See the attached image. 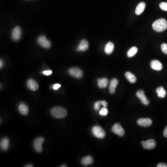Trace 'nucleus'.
I'll use <instances>...</instances> for the list:
<instances>
[{
    "label": "nucleus",
    "mask_w": 167,
    "mask_h": 167,
    "mask_svg": "<svg viewBox=\"0 0 167 167\" xmlns=\"http://www.w3.org/2000/svg\"><path fill=\"white\" fill-rule=\"evenodd\" d=\"M125 76L126 78H127L128 81L132 84L136 83V81H137V78H136L135 75L130 71H127L125 73Z\"/></svg>",
    "instance_id": "nucleus-20"
},
{
    "label": "nucleus",
    "mask_w": 167,
    "mask_h": 167,
    "mask_svg": "<svg viewBox=\"0 0 167 167\" xmlns=\"http://www.w3.org/2000/svg\"><path fill=\"white\" fill-rule=\"evenodd\" d=\"M21 35V29L19 27H15L12 33V38L15 41H18L20 39Z\"/></svg>",
    "instance_id": "nucleus-11"
},
{
    "label": "nucleus",
    "mask_w": 167,
    "mask_h": 167,
    "mask_svg": "<svg viewBox=\"0 0 167 167\" xmlns=\"http://www.w3.org/2000/svg\"><path fill=\"white\" fill-rule=\"evenodd\" d=\"M136 95L137 98L141 100V103L143 105H149L150 102L144 95V91H143V90L138 91L136 94Z\"/></svg>",
    "instance_id": "nucleus-9"
},
{
    "label": "nucleus",
    "mask_w": 167,
    "mask_h": 167,
    "mask_svg": "<svg viewBox=\"0 0 167 167\" xmlns=\"http://www.w3.org/2000/svg\"><path fill=\"white\" fill-rule=\"evenodd\" d=\"M118 84V81L116 78H113L111 80L109 87V92L110 94H114L115 92L116 89Z\"/></svg>",
    "instance_id": "nucleus-15"
},
{
    "label": "nucleus",
    "mask_w": 167,
    "mask_h": 167,
    "mask_svg": "<svg viewBox=\"0 0 167 167\" xmlns=\"http://www.w3.org/2000/svg\"><path fill=\"white\" fill-rule=\"evenodd\" d=\"M159 7L163 10L167 11V2H162L159 4Z\"/></svg>",
    "instance_id": "nucleus-27"
},
{
    "label": "nucleus",
    "mask_w": 167,
    "mask_h": 167,
    "mask_svg": "<svg viewBox=\"0 0 167 167\" xmlns=\"http://www.w3.org/2000/svg\"><path fill=\"white\" fill-rule=\"evenodd\" d=\"M161 49L164 54H167V44L163 43L161 45Z\"/></svg>",
    "instance_id": "nucleus-28"
},
{
    "label": "nucleus",
    "mask_w": 167,
    "mask_h": 167,
    "mask_svg": "<svg viewBox=\"0 0 167 167\" xmlns=\"http://www.w3.org/2000/svg\"><path fill=\"white\" fill-rule=\"evenodd\" d=\"M150 67L155 70L159 71L163 69V65L160 61L157 60H153L150 62Z\"/></svg>",
    "instance_id": "nucleus-12"
},
{
    "label": "nucleus",
    "mask_w": 167,
    "mask_h": 167,
    "mask_svg": "<svg viewBox=\"0 0 167 167\" xmlns=\"http://www.w3.org/2000/svg\"><path fill=\"white\" fill-rule=\"evenodd\" d=\"M37 42L39 46L45 49H49L51 47V42L46 39L45 36H41L39 37Z\"/></svg>",
    "instance_id": "nucleus-5"
},
{
    "label": "nucleus",
    "mask_w": 167,
    "mask_h": 167,
    "mask_svg": "<svg viewBox=\"0 0 167 167\" xmlns=\"http://www.w3.org/2000/svg\"><path fill=\"white\" fill-rule=\"evenodd\" d=\"M52 115L57 118H62L67 115V112L63 107H55L52 109L51 111Z\"/></svg>",
    "instance_id": "nucleus-2"
},
{
    "label": "nucleus",
    "mask_w": 167,
    "mask_h": 167,
    "mask_svg": "<svg viewBox=\"0 0 167 167\" xmlns=\"http://www.w3.org/2000/svg\"><path fill=\"white\" fill-rule=\"evenodd\" d=\"M89 47V44L87 41L85 39H83L81 41L80 44L78 46L77 50L78 51H80V52H84L86 51Z\"/></svg>",
    "instance_id": "nucleus-14"
},
{
    "label": "nucleus",
    "mask_w": 167,
    "mask_h": 167,
    "mask_svg": "<svg viewBox=\"0 0 167 167\" xmlns=\"http://www.w3.org/2000/svg\"><path fill=\"white\" fill-rule=\"evenodd\" d=\"M61 167H67L66 166H61Z\"/></svg>",
    "instance_id": "nucleus-36"
},
{
    "label": "nucleus",
    "mask_w": 167,
    "mask_h": 167,
    "mask_svg": "<svg viewBox=\"0 0 167 167\" xmlns=\"http://www.w3.org/2000/svg\"><path fill=\"white\" fill-rule=\"evenodd\" d=\"M44 141V138L41 137L35 140L33 143V148L36 152L40 153L42 151V144Z\"/></svg>",
    "instance_id": "nucleus-4"
},
{
    "label": "nucleus",
    "mask_w": 167,
    "mask_h": 167,
    "mask_svg": "<svg viewBox=\"0 0 167 167\" xmlns=\"http://www.w3.org/2000/svg\"><path fill=\"white\" fill-rule=\"evenodd\" d=\"M108 113V110L105 107H103L101 109H100V111H99V114L102 116H106Z\"/></svg>",
    "instance_id": "nucleus-25"
},
{
    "label": "nucleus",
    "mask_w": 167,
    "mask_h": 167,
    "mask_svg": "<svg viewBox=\"0 0 167 167\" xmlns=\"http://www.w3.org/2000/svg\"><path fill=\"white\" fill-rule=\"evenodd\" d=\"M92 133L94 136L99 139H103L105 136V130L99 126H95L92 128Z\"/></svg>",
    "instance_id": "nucleus-3"
},
{
    "label": "nucleus",
    "mask_w": 167,
    "mask_h": 167,
    "mask_svg": "<svg viewBox=\"0 0 167 167\" xmlns=\"http://www.w3.org/2000/svg\"><path fill=\"white\" fill-rule=\"evenodd\" d=\"M108 80L105 78H99L98 80V85L100 88H105L108 86Z\"/></svg>",
    "instance_id": "nucleus-18"
},
{
    "label": "nucleus",
    "mask_w": 167,
    "mask_h": 167,
    "mask_svg": "<svg viewBox=\"0 0 167 167\" xmlns=\"http://www.w3.org/2000/svg\"><path fill=\"white\" fill-rule=\"evenodd\" d=\"M102 105L103 106V107H107V105H108V104H107V102L105 101H104V100H103Z\"/></svg>",
    "instance_id": "nucleus-33"
},
{
    "label": "nucleus",
    "mask_w": 167,
    "mask_h": 167,
    "mask_svg": "<svg viewBox=\"0 0 167 167\" xmlns=\"http://www.w3.org/2000/svg\"><path fill=\"white\" fill-rule=\"evenodd\" d=\"M19 110L21 114L23 115H26L28 113V106L24 104V103H21L19 106Z\"/></svg>",
    "instance_id": "nucleus-21"
},
{
    "label": "nucleus",
    "mask_w": 167,
    "mask_h": 167,
    "mask_svg": "<svg viewBox=\"0 0 167 167\" xmlns=\"http://www.w3.org/2000/svg\"><path fill=\"white\" fill-rule=\"evenodd\" d=\"M156 92L157 96L160 98H164L166 96V91L164 88L162 87H159L156 89Z\"/></svg>",
    "instance_id": "nucleus-23"
},
{
    "label": "nucleus",
    "mask_w": 167,
    "mask_h": 167,
    "mask_svg": "<svg viewBox=\"0 0 167 167\" xmlns=\"http://www.w3.org/2000/svg\"><path fill=\"white\" fill-rule=\"evenodd\" d=\"M157 167H167V164L164 163H160L157 165Z\"/></svg>",
    "instance_id": "nucleus-31"
},
{
    "label": "nucleus",
    "mask_w": 167,
    "mask_h": 167,
    "mask_svg": "<svg viewBox=\"0 0 167 167\" xmlns=\"http://www.w3.org/2000/svg\"><path fill=\"white\" fill-rule=\"evenodd\" d=\"M141 144L144 149L146 150H152L156 146V142L154 140L150 139L146 141H142Z\"/></svg>",
    "instance_id": "nucleus-8"
},
{
    "label": "nucleus",
    "mask_w": 167,
    "mask_h": 167,
    "mask_svg": "<svg viewBox=\"0 0 167 167\" xmlns=\"http://www.w3.org/2000/svg\"><path fill=\"white\" fill-rule=\"evenodd\" d=\"M146 7V4L143 2H141L139 4H138L137 7L136 8L135 10V13L137 15H139L144 11Z\"/></svg>",
    "instance_id": "nucleus-16"
},
{
    "label": "nucleus",
    "mask_w": 167,
    "mask_h": 167,
    "mask_svg": "<svg viewBox=\"0 0 167 167\" xmlns=\"http://www.w3.org/2000/svg\"><path fill=\"white\" fill-rule=\"evenodd\" d=\"M26 167H33V166L32 165H28V166H26Z\"/></svg>",
    "instance_id": "nucleus-35"
},
{
    "label": "nucleus",
    "mask_w": 167,
    "mask_h": 167,
    "mask_svg": "<svg viewBox=\"0 0 167 167\" xmlns=\"http://www.w3.org/2000/svg\"><path fill=\"white\" fill-rule=\"evenodd\" d=\"M3 66V61H2V60H1V61H0V67H1V68H2Z\"/></svg>",
    "instance_id": "nucleus-34"
},
{
    "label": "nucleus",
    "mask_w": 167,
    "mask_h": 167,
    "mask_svg": "<svg viewBox=\"0 0 167 167\" xmlns=\"http://www.w3.org/2000/svg\"><path fill=\"white\" fill-rule=\"evenodd\" d=\"M1 148L3 150H8L9 148V141L8 138H2L1 141Z\"/></svg>",
    "instance_id": "nucleus-17"
},
{
    "label": "nucleus",
    "mask_w": 167,
    "mask_h": 167,
    "mask_svg": "<svg viewBox=\"0 0 167 167\" xmlns=\"http://www.w3.org/2000/svg\"><path fill=\"white\" fill-rule=\"evenodd\" d=\"M164 135L165 137H167V126L164 130Z\"/></svg>",
    "instance_id": "nucleus-32"
},
{
    "label": "nucleus",
    "mask_w": 167,
    "mask_h": 167,
    "mask_svg": "<svg viewBox=\"0 0 167 167\" xmlns=\"http://www.w3.org/2000/svg\"><path fill=\"white\" fill-rule=\"evenodd\" d=\"M68 73L71 76L77 78H81L83 76V71L78 68H71L69 69Z\"/></svg>",
    "instance_id": "nucleus-6"
},
{
    "label": "nucleus",
    "mask_w": 167,
    "mask_h": 167,
    "mask_svg": "<svg viewBox=\"0 0 167 167\" xmlns=\"http://www.w3.org/2000/svg\"><path fill=\"white\" fill-rule=\"evenodd\" d=\"M152 28L155 31L161 32L167 28V21L164 19H160L155 21L152 24Z\"/></svg>",
    "instance_id": "nucleus-1"
},
{
    "label": "nucleus",
    "mask_w": 167,
    "mask_h": 167,
    "mask_svg": "<svg viewBox=\"0 0 167 167\" xmlns=\"http://www.w3.org/2000/svg\"><path fill=\"white\" fill-rule=\"evenodd\" d=\"M137 52H138V49H137V47H136V46H133V47H132L131 49H130L127 52V56L129 58L132 57L135 55H136Z\"/></svg>",
    "instance_id": "nucleus-24"
},
{
    "label": "nucleus",
    "mask_w": 167,
    "mask_h": 167,
    "mask_svg": "<svg viewBox=\"0 0 167 167\" xmlns=\"http://www.w3.org/2000/svg\"><path fill=\"white\" fill-rule=\"evenodd\" d=\"M27 86L30 90L35 91L39 88V85L37 82L33 79H30L27 81Z\"/></svg>",
    "instance_id": "nucleus-13"
},
{
    "label": "nucleus",
    "mask_w": 167,
    "mask_h": 167,
    "mask_svg": "<svg viewBox=\"0 0 167 167\" xmlns=\"http://www.w3.org/2000/svg\"><path fill=\"white\" fill-rule=\"evenodd\" d=\"M114 49V45L112 42H109L105 46V52L107 54H111L113 52Z\"/></svg>",
    "instance_id": "nucleus-19"
},
{
    "label": "nucleus",
    "mask_w": 167,
    "mask_h": 167,
    "mask_svg": "<svg viewBox=\"0 0 167 167\" xmlns=\"http://www.w3.org/2000/svg\"><path fill=\"white\" fill-rule=\"evenodd\" d=\"M137 123L139 125L142 127H148L152 125V121L149 118H140L137 120Z\"/></svg>",
    "instance_id": "nucleus-10"
},
{
    "label": "nucleus",
    "mask_w": 167,
    "mask_h": 167,
    "mask_svg": "<svg viewBox=\"0 0 167 167\" xmlns=\"http://www.w3.org/2000/svg\"><path fill=\"white\" fill-rule=\"evenodd\" d=\"M112 132L119 137H123L125 134V130L118 123H115L112 127Z\"/></svg>",
    "instance_id": "nucleus-7"
},
{
    "label": "nucleus",
    "mask_w": 167,
    "mask_h": 167,
    "mask_svg": "<svg viewBox=\"0 0 167 167\" xmlns=\"http://www.w3.org/2000/svg\"><path fill=\"white\" fill-rule=\"evenodd\" d=\"M93 162H94V159L91 156L84 157L81 160L82 165H84V166H87V165L91 164Z\"/></svg>",
    "instance_id": "nucleus-22"
},
{
    "label": "nucleus",
    "mask_w": 167,
    "mask_h": 167,
    "mask_svg": "<svg viewBox=\"0 0 167 167\" xmlns=\"http://www.w3.org/2000/svg\"><path fill=\"white\" fill-rule=\"evenodd\" d=\"M100 105H102V101H99L95 103L94 105V109L95 110L98 111L100 108Z\"/></svg>",
    "instance_id": "nucleus-26"
},
{
    "label": "nucleus",
    "mask_w": 167,
    "mask_h": 167,
    "mask_svg": "<svg viewBox=\"0 0 167 167\" xmlns=\"http://www.w3.org/2000/svg\"><path fill=\"white\" fill-rule=\"evenodd\" d=\"M61 87V85L60 84H55L54 85H53V89H54V90H58L59 88Z\"/></svg>",
    "instance_id": "nucleus-30"
},
{
    "label": "nucleus",
    "mask_w": 167,
    "mask_h": 167,
    "mask_svg": "<svg viewBox=\"0 0 167 167\" xmlns=\"http://www.w3.org/2000/svg\"><path fill=\"white\" fill-rule=\"evenodd\" d=\"M43 73L44 74V75L49 76V75H51L52 73V71L51 70L44 71H43Z\"/></svg>",
    "instance_id": "nucleus-29"
}]
</instances>
